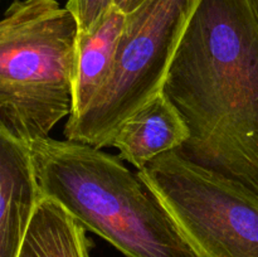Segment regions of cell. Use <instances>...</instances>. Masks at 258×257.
Returning <instances> with one entry per match:
<instances>
[{
  "label": "cell",
  "instance_id": "cell-1",
  "mask_svg": "<svg viewBox=\"0 0 258 257\" xmlns=\"http://www.w3.org/2000/svg\"><path fill=\"white\" fill-rule=\"evenodd\" d=\"M163 92L189 138L191 163L258 194V9L253 0H199Z\"/></svg>",
  "mask_w": 258,
  "mask_h": 257
},
{
  "label": "cell",
  "instance_id": "cell-2",
  "mask_svg": "<svg viewBox=\"0 0 258 257\" xmlns=\"http://www.w3.org/2000/svg\"><path fill=\"white\" fill-rule=\"evenodd\" d=\"M30 145L42 197L86 231L125 257H197L160 198L120 156L67 139Z\"/></svg>",
  "mask_w": 258,
  "mask_h": 257
},
{
  "label": "cell",
  "instance_id": "cell-3",
  "mask_svg": "<svg viewBox=\"0 0 258 257\" xmlns=\"http://www.w3.org/2000/svg\"><path fill=\"white\" fill-rule=\"evenodd\" d=\"M78 23L58 0H14L0 23V128L32 144L73 112Z\"/></svg>",
  "mask_w": 258,
  "mask_h": 257
},
{
  "label": "cell",
  "instance_id": "cell-4",
  "mask_svg": "<svg viewBox=\"0 0 258 257\" xmlns=\"http://www.w3.org/2000/svg\"><path fill=\"white\" fill-rule=\"evenodd\" d=\"M199 0H145L128 13L115 67L97 97L67 120L64 138L111 146L121 123L163 92L178 45Z\"/></svg>",
  "mask_w": 258,
  "mask_h": 257
},
{
  "label": "cell",
  "instance_id": "cell-5",
  "mask_svg": "<svg viewBox=\"0 0 258 257\" xmlns=\"http://www.w3.org/2000/svg\"><path fill=\"white\" fill-rule=\"evenodd\" d=\"M197 257H258V194L176 150L138 170Z\"/></svg>",
  "mask_w": 258,
  "mask_h": 257
},
{
  "label": "cell",
  "instance_id": "cell-6",
  "mask_svg": "<svg viewBox=\"0 0 258 257\" xmlns=\"http://www.w3.org/2000/svg\"><path fill=\"white\" fill-rule=\"evenodd\" d=\"M42 199L32 145L0 128V257H18Z\"/></svg>",
  "mask_w": 258,
  "mask_h": 257
},
{
  "label": "cell",
  "instance_id": "cell-7",
  "mask_svg": "<svg viewBox=\"0 0 258 257\" xmlns=\"http://www.w3.org/2000/svg\"><path fill=\"white\" fill-rule=\"evenodd\" d=\"M188 138L183 116L160 92L121 123L111 146L123 161L141 170L159 156L179 150Z\"/></svg>",
  "mask_w": 258,
  "mask_h": 257
},
{
  "label": "cell",
  "instance_id": "cell-8",
  "mask_svg": "<svg viewBox=\"0 0 258 257\" xmlns=\"http://www.w3.org/2000/svg\"><path fill=\"white\" fill-rule=\"evenodd\" d=\"M127 14L115 7L88 33H78L73 76V112L81 115L107 83L117 57Z\"/></svg>",
  "mask_w": 258,
  "mask_h": 257
},
{
  "label": "cell",
  "instance_id": "cell-9",
  "mask_svg": "<svg viewBox=\"0 0 258 257\" xmlns=\"http://www.w3.org/2000/svg\"><path fill=\"white\" fill-rule=\"evenodd\" d=\"M18 257H90L86 229L57 202L38 204Z\"/></svg>",
  "mask_w": 258,
  "mask_h": 257
},
{
  "label": "cell",
  "instance_id": "cell-10",
  "mask_svg": "<svg viewBox=\"0 0 258 257\" xmlns=\"http://www.w3.org/2000/svg\"><path fill=\"white\" fill-rule=\"evenodd\" d=\"M66 7L78 23V33H88L115 7L113 0H68Z\"/></svg>",
  "mask_w": 258,
  "mask_h": 257
},
{
  "label": "cell",
  "instance_id": "cell-11",
  "mask_svg": "<svg viewBox=\"0 0 258 257\" xmlns=\"http://www.w3.org/2000/svg\"><path fill=\"white\" fill-rule=\"evenodd\" d=\"M145 0H113L115 5L117 8H120L122 12H125L126 14L134 12L139 5H141Z\"/></svg>",
  "mask_w": 258,
  "mask_h": 257
},
{
  "label": "cell",
  "instance_id": "cell-12",
  "mask_svg": "<svg viewBox=\"0 0 258 257\" xmlns=\"http://www.w3.org/2000/svg\"><path fill=\"white\" fill-rule=\"evenodd\" d=\"M254 2V4H256V7H257V9H258V0H253Z\"/></svg>",
  "mask_w": 258,
  "mask_h": 257
}]
</instances>
